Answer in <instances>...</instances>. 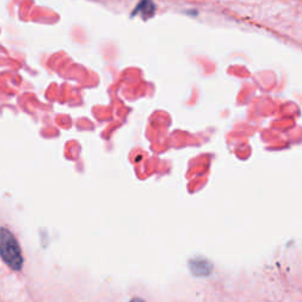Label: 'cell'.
I'll return each instance as SVG.
<instances>
[{"label": "cell", "mask_w": 302, "mask_h": 302, "mask_svg": "<svg viewBox=\"0 0 302 302\" xmlns=\"http://www.w3.org/2000/svg\"><path fill=\"white\" fill-rule=\"evenodd\" d=\"M0 257L14 272L23 267L24 259L19 242L6 228H0Z\"/></svg>", "instance_id": "obj_1"}, {"label": "cell", "mask_w": 302, "mask_h": 302, "mask_svg": "<svg viewBox=\"0 0 302 302\" xmlns=\"http://www.w3.org/2000/svg\"><path fill=\"white\" fill-rule=\"evenodd\" d=\"M130 302H145V301L142 300V299H138V297H135V299H132Z\"/></svg>", "instance_id": "obj_2"}]
</instances>
